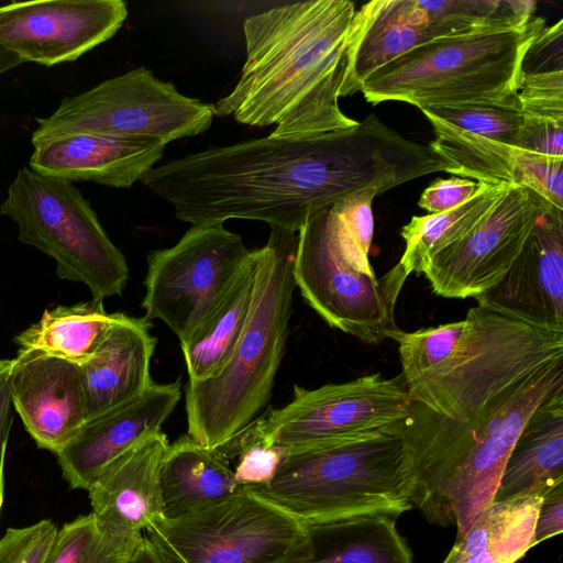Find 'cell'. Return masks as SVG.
I'll return each mask as SVG.
<instances>
[{"label": "cell", "instance_id": "cell-4", "mask_svg": "<svg viewBox=\"0 0 563 563\" xmlns=\"http://www.w3.org/2000/svg\"><path fill=\"white\" fill-rule=\"evenodd\" d=\"M297 239L296 232L271 228L265 245L253 250V297L239 342L216 377L187 384V434L208 449L245 431L272 397L292 311Z\"/></svg>", "mask_w": 563, "mask_h": 563}, {"label": "cell", "instance_id": "cell-13", "mask_svg": "<svg viewBox=\"0 0 563 563\" xmlns=\"http://www.w3.org/2000/svg\"><path fill=\"white\" fill-rule=\"evenodd\" d=\"M550 206L534 191L510 185L462 240L431 256L423 275L433 292L444 298L465 299L494 287Z\"/></svg>", "mask_w": 563, "mask_h": 563}, {"label": "cell", "instance_id": "cell-11", "mask_svg": "<svg viewBox=\"0 0 563 563\" xmlns=\"http://www.w3.org/2000/svg\"><path fill=\"white\" fill-rule=\"evenodd\" d=\"M332 206L311 214L297 232L296 287L331 328L378 344L399 330L395 308L408 276L398 263L379 278L349 266L336 245Z\"/></svg>", "mask_w": 563, "mask_h": 563}, {"label": "cell", "instance_id": "cell-37", "mask_svg": "<svg viewBox=\"0 0 563 563\" xmlns=\"http://www.w3.org/2000/svg\"><path fill=\"white\" fill-rule=\"evenodd\" d=\"M288 451L278 445L264 443H252L239 453V461L235 466L234 476L241 486H266L268 485Z\"/></svg>", "mask_w": 563, "mask_h": 563}, {"label": "cell", "instance_id": "cell-12", "mask_svg": "<svg viewBox=\"0 0 563 563\" xmlns=\"http://www.w3.org/2000/svg\"><path fill=\"white\" fill-rule=\"evenodd\" d=\"M251 257L242 238L223 223L191 225L173 246L147 256L141 307L164 321L180 345L222 301Z\"/></svg>", "mask_w": 563, "mask_h": 563}, {"label": "cell", "instance_id": "cell-34", "mask_svg": "<svg viewBox=\"0 0 563 563\" xmlns=\"http://www.w3.org/2000/svg\"><path fill=\"white\" fill-rule=\"evenodd\" d=\"M518 98L525 117L563 122V70L521 74Z\"/></svg>", "mask_w": 563, "mask_h": 563}, {"label": "cell", "instance_id": "cell-27", "mask_svg": "<svg viewBox=\"0 0 563 563\" xmlns=\"http://www.w3.org/2000/svg\"><path fill=\"white\" fill-rule=\"evenodd\" d=\"M103 300L93 299L44 310L40 320L15 338L21 350L85 364L98 350L114 322Z\"/></svg>", "mask_w": 563, "mask_h": 563}, {"label": "cell", "instance_id": "cell-35", "mask_svg": "<svg viewBox=\"0 0 563 563\" xmlns=\"http://www.w3.org/2000/svg\"><path fill=\"white\" fill-rule=\"evenodd\" d=\"M57 530L48 519L7 529L0 538V563H44Z\"/></svg>", "mask_w": 563, "mask_h": 563}, {"label": "cell", "instance_id": "cell-26", "mask_svg": "<svg viewBox=\"0 0 563 563\" xmlns=\"http://www.w3.org/2000/svg\"><path fill=\"white\" fill-rule=\"evenodd\" d=\"M253 250L222 301L188 342L180 345L188 382L216 377L229 362L244 330L254 289Z\"/></svg>", "mask_w": 563, "mask_h": 563}, {"label": "cell", "instance_id": "cell-36", "mask_svg": "<svg viewBox=\"0 0 563 563\" xmlns=\"http://www.w3.org/2000/svg\"><path fill=\"white\" fill-rule=\"evenodd\" d=\"M376 196L373 191H363L333 203L341 229L350 241L367 255L374 233L372 206Z\"/></svg>", "mask_w": 563, "mask_h": 563}, {"label": "cell", "instance_id": "cell-23", "mask_svg": "<svg viewBox=\"0 0 563 563\" xmlns=\"http://www.w3.org/2000/svg\"><path fill=\"white\" fill-rule=\"evenodd\" d=\"M563 482V389L529 418L505 464L494 501L541 493Z\"/></svg>", "mask_w": 563, "mask_h": 563}, {"label": "cell", "instance_id": "cell-1", "mask_svg": "<svg viewBox=\"0 0 563 563\" xmlns=\"http://www.w3.org/2000/svg\"><path fill=\"white\" fill-rule=\"evenodd\" d=\"M449 167L429 144L369 114L319 135L209 147L155 166L141 181L191 225L244 219L297 233L311 214L347 196H379Z\"/></svg>", "mask_w": 563, "mask_h": 563}, {"label": "cell", "instance_id": "cell-40", "mask_svg": "<svg viewBox=\"0 0 563 563\" xmlns=\"http://www.w3.org/2000/svg\"><path fill=\"white\" fill-rule=\"evenodd\" d=\"M516 147L539 155L563 157V122L523 115Z\"/></svg>", "mask_w": 563, "mask_h": 563}, {"label": "cell", "instance_id": "cell-31", "mask_svg": "<svg viewBox=\"0 0 563 563\" xmlns=\"http://www.w3.org/2000/svg\"><path fill=\"white\" fill-rule=\"evenodd\" d=\"M460 130L516 147L523 122L518 93L496 101H479L421 109Z\"/></svg>", "mask_w": 563, "mask_h": 563}, {"label": "cell", "instance_id": "cell-10", "mask_svg": "<svg viewBox=\"0 0 563 563\" xmlns=\"http://www.w3.org/2000/svg\"><path fill=\"white\" fill-rule=\"evenodd\" d=\"M214 107L180 93L145 68L107 79L65 98L47 118L37 119L32 144L73 133L152 137L166 144L207 131Z\"/></svg>", "mask_w": 563, "mask_h": 563}, {"label": "cell", "instance_id": "cell-20", "mask_svg": "<svg viewBox=\"0 0 563 563\" xmlns=\"http://www.w3.org/2000/svg\"><path fill=\"white\" fill-rule=\"evenodd\" d=\"M151 320L115 312L96 353L82 365L85 423L136 398L154 382L150 365L156 339Z\"/></svg>", "mask_w": 563, "mask_h": 563}, {"label": "cell", "instance_id": "cell-41", "mask_svg": "<svg viewBox=\"0 0 563 563\" xmlns=\"http://www.w3.org/2000/svg\"><path fill=\"white\" fill-rule=\"evenodd\" d=\"M563 482L548 488L543 495L538 510L533 543L541 542L559 536L563 531Z\"/></svg>", "mask_w": 563, "mask_h": 563}, {"label": "cell", "instance_id": "cell-25", "mask_svg": "<svg viewBox=\"0 0 563 563\" xmlns=\"http://www.w3.org/2000/svg\"><path fill=\"white\" fill-rule=\"evenodd\" d=\"M309 554L292 563H413L396 519L364 516L309 526Z\"/></svg>", "mask_w": 563, "mask_h": 563}, {"label": "cell", "instance_id": "cell-8", "mask_svg": "<svg viewBox=\"0 0 563 563\" xmlns=\"http://www.w3.org/2000/svg\"><path fill=\"white\" fill-rule=\"evenodd\" d=\"M409 407V389L401 373L391 378L374 373L314 389L294 385L289 404L263 412L245 431L217 451L228 460L256 442L278 445L289 452L343 439L400 434Z\"/></svg>", "mask_w": 563, "mask_h": 563}, {"label": "cell", "instance_id": "cell-22", "mask_svg": "<svg viewBox=\"0 0 563 563\" xmlns=\"http://www.w3.org/2000/svg\"><path fill=\"white\" fill-rule=\"evenodd\" d=\"M239 485L228 460L188 434L168 444L159 468L163 518L179 519L234 496Z\"/></svg>", "mask_w": 563, "mask_h": 563}, {"label": "cell", "instance_id": "cell-9", "mask_svg": "<svg viewBox=\"0 0 563 563\" xmlns=\"http://www.w3.org/2000/svg\"><path fill=\"white\" fill-rule=\"evenodd\" d=\"M163 563H292L309 554L308 528L243 486L229 499L144 530Z\"/></svg>", "mask_w": 563, "mask_h": 563}, {"label": "cell", "instance_id": "cell-14", "mask_svg": "<svg viewBox=\"0 0 563 563\" xmlns=\"http://www.w3.org/2000/svg\"><path fill=\"white\" fill-rule=\"evenodd\" d=\"M122 0H51L0 7V44L22 62H74L111 38L128 16Z\"/></svg>", "mask_w": 563, "mask_h": 563}, {"label": "cell", "instance_id": "cell-29", "mask_svg": "<svg viewBox=\"0 0 563 563\" xmlns=\"http://www.w3.org/2000/svg\"><path fill=\"white\" fill-rule=\"evenodd\" d=\"M435 139L429 146L454 166L453 175L483 184L512 185L519 148L460 130L426 115Z\"/></svg>", "mask_w": 563, "mask_h": 563}, {"label": "cell", "instance_id": "cell-43", "mask_svg": "<svg viewBox=\"0 0 563 563\" xmlns=\"http://www.w3.org/2000/svg\"><path fill=\"white\" fill-rule=\"evenodd\" d=\"M128 563H163L150 542L143 538Z\"/></svg>", "mask_w": 563, "mask_h": 563}, {"label": "cell", "instance_id": "cell-38", "mask_svg": "<svg viewBox=\"0 0 563 563\" xmlns=\"http://www.w3.org/2000/svg\"><path fill=\"white\" fill-rule=\"evenodd\" d=\"M482 184L457 176L438 178L422 191L418 206L430 214L452 210L472 199L479 191Z\"/></svg>", "mask_w": 563, "mask_h": 563}, {"label": "cell", "instance_id": "cell-16", "mask_svg": "<svg viewBox=\"0 0 563 563\" xmlns=\"http://www.w3.org/2000/svg\"><path fill=\"white\" fill-rule=\"evenodd\" d=\"M9 387L12 406L40 449L56 455L85 424L78 364L19 349L12 358Z\"/></svg>", "mask_w": 563, "mask_h": 563}, {"label": "cell", "instance_id": "cell-17", "mask_svg": "<svg viewBox=\"0 0 563 563\" xmlns=\"http://www.w3.org/2000/svg\"><path fill=\"white\" fill-rule=\"evenodd\" d=\"M180 383H153L136 398L86 422L56 454L62 476L71 489H86L113 461L161 427L180 400Z\"/></svg>", "mask_w": 563, "mask_h": 563}, {"label": "cell", "instance_id": "cell-30", "mask_svg": "<svg viewBox=\"0 0 563 563\" xmlns=\"http://www.w3.org/2000/svg\"><path fill=\"white\" fill-rule=\"evenodd\" d=\"M142 540L111 532L90 512L57 530L44 563H128Z\"/></svg>", "mask_w": 563, "mask_h": 563}, {"label": "cell", "instance_id": "cell-42", "mask_svg": "<svg viewBox=\"0 0 563 563\" xmlns=\"http://www.w3.org/2000/svg\"><path fill=\"white\" fill-rule=\"evenodd\" d=\"M12 358H0V516L4 497V456L12 426V401L9 376Z\"/></svg>", "mask_w": 563, "mask_h": 563}, {"label": "cell", "instance_id": "cell-5", "mask_svg": "<svg viewBox=\"0 0 563 563\" xmlns=\"http://www.w3.org/2000/svg\"><path fill=\"white\" fill-rule=\"evenodd\" d=\"M245 487L306 527L364 516L396 519L412 507L399 433L289 451L268 485Z\"/></svg>", "mask_w": 563, "mask_h": 563}, {"label": "cell", "instance_id": "cell-32", "mask_svg": "<svg viewBox=\"0 0 563 563\" xmlns=\"http://www.w3.org/2000/svg\"><path fill=\"white\" fill-rule=\"evenodd\" d=\"M465 319L413 332L397 330L390 339L398 343L401 374L407 383L448 358L459 345Z\"/></svg>", "mask_w": 563, "mask_h": 563}, {"label": "cell", "instance_id": "cell-2", "mask_svg": "<svg viewBox=\"0 0 563 563\" xmlns=\"http://www.w3.org/2000/svg\"><path fill=\"white\" fill-rule=\"evenodd\" d=\"M454 352L407 383L400 429L412 506L449 526L448 488L466 452L518 438L531 415L563 389V332L476 306Z\"/></svg>", "mask_w": 563, "mask_h": 563}, {"label": "cell", "instance_id": "cell-28", "mask_svg": "<svg viewBox=\"0 0 563 563\" xmlns=\"http://www.w3.org/2000/svg\"><path fill=\"white\" fill-rule=\"evenodd\" d=\"M509 186L482 184L472 199L452 210L412 217L400 231L405 251L398 264L405 274H423L431 256L462 240L498 202Z\"/></svg>", "mask_w": 563, "mask_h": 563}, {"label": "cell", "instance_id": "cell-24", "mask_svg": "<svg viewBox=\"0 0 563 563\" xmlns=\"http://www.w3.org/2000/svg\"><path fill=\"white\" fill-rule=\"evenodd\" d=\"M541 493L492 503L442 563H516L534 547Z\"/></svg>", "mask_w": 563, "mask_h": 563}, {"label": "cell", "instance_id": "cell-3", "mask_svg": "<svg viewBox=\"0 0 563 563\" xmlns=\"http://www.w3.org/2000/svg\"><path fill=\"white\" fill-rule=\"evenodd\" d=\"M350 0H309L245 19L246 60L214 115L251 126L275 125L271 136L308 137L357 123L339 104L355 14Z\"/></svg>", "mask_w": 563, "mask_h": 563}, {"label": "cell", "instance_id": "cell-19", "mask_svg": "<svg viewBox=\"0 0 563 563\" xmlns=\"http://www.w3.org/2000/svg\"><path fill=\"white\" fill-rule=\"evenodd\" d=\"M169 442L159 431L108 465L87 488L92 514L111 532L141 541L163 518L159 468Z\"/></svg>", "mask_w": 563, "mask_h": 563}, {"label": "cell", "instance_id": "cell-33", "mask_svg": "<svg viewBox=\"0 0 563 563\" xmlns=\"http://www.w3.org/2000/svg\"><path fill=\"white\" fill-rule=\"evenodd\" d=\"M563 157L519 150L512 185L526 187L563 210Z\"/></svg>", "mask_w": 563, "mask_h": 563}, {"label": "cell", "instance_id": "cell-15", "mask_svg": "<svg viewBox=\"0 0 563 563\" xmlns=\"http://www.w3.org/2000/svg\"><path fill=\"white\" fill-rule=\"evenodd\" d=\"M474 299L483 308L563 332V210L550 206L504 277Z\"/></svg>", "mask_w": 563, "mask_h": 563}, {"label": "cell", "instance_id": "cell-7", "mask_svg": "<svg viewBox=\"0 0 563 563\" xmlns=\"http://www.w3.org/2000/svg\"><path fill=\"white\" fill-rule=\"evenodd\" d=\"M0 213L18 225L21 243L56 262L59 278L85 284L93 299L122 294L129 279L126 260L71 181L22 167Z\"/></svg>", "mask_w": 563, "mask_h": 563}, {"label": "cell", "instance_id": "cell-39", "mask_svg": "<svg viewBox=\"0 0 563 563\" xmlns=\"http://www.w3.org/2000/svg\"><path fill=\"white\" fill-rule=\"evenodd\" d=\"M563 20L542 27L530 42L521 63V74L563 70L562 67Z\"/></svg>", "mask_w": 563, "mask_h": 563}, {"label": "cell", "instance_id": "cell-18", "mask_svg": "<svg viewBox=\"0 0 563 563\" xmlns=\"http://www.w3.org/2000/svg\"><path fill=\"white\" fill-rule=\"evenodd\" d=\"M166 145L152 137L73 133L33 145L29 165L56 179L130 188L156 166Z\"/></svg>", "mask_w": 563, "mask_h": 563}, {"label": "cell", "instance_id": "cell-6", "mask_svg": "<svg viewBox=\"0 0 563 563\" xmlns=\"http://www.w3.org/2000/svg\"><path fill=\"white\" fill-rule=\"evenodd\" d=\"M543 22L430 41L376 70L361 92L372 104L402 101L420 110L509 98L518 93L523 56Z\"/></svg>", "mask_w": 563, "mask_h": 563}, {"label": "cell", "instance_id": "cell-44", "mask_svg": "<svg viewBox=\"0 0 563 563\" xmlns=\"http://www.w3.org/2000/svg\"><path fill=\"white\" fill-rule=\"evenodd\" d=\"M23 63L21 58L0 44V75Z\"/></svg>", "mask_w": 563, "mask_h": 563}, {"label": "cell", "instance_id": "cell-21", "mask_svg": "<svg viewBox=\"0 0 563 563\" xmlns=\"http://www.w3.org/2000/svg\"><path fill=\"white\" fill-rule=\"evenodd\" d=\"M435 40L420 0H374L355 11L347 38L341 97L361 91L376 70Z\"/></svg>", "mask_w": 563, "mask_h": 563}]
</instances>
